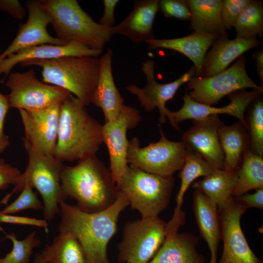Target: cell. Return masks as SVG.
Instances as JSON below:
<instances>
[{"mask_svg": "<svg viewBox=\"0 0 263 263\" xmlns=\"http://www.w3.org/2000/svg\"><path fill=\"white\" fill-rule=\"evenodd\" d=\"M215 169L200 155L187 148L184 163L179 174L181 184L175 198L176 207L174 214L182 212L181 207L184 196L191 184L199 177L208 176Z\"/></svg>", "mask_w": 263, "mask_h": 263, "instance_id": "31", "label": "cell"}, {"mask_svg": "<svg viewBox=\"0 0 263 263\" xmlns=\"http://www.w3.org/2000/svg\"><path fill=\"white\" fill-rule=\"evenodd\" d=\"M222 0H188L190 27L194 32L226 35L221 17Z\"/></svg>", "mask_w": 263, "mask_h": 263, "instance_id": "27", "label": "cell"}, {"mask_svg": "<svg viewBox=\"0 0 263 263\" xmlns=\"http://www.w3.org/2000/svg\"><path fill=\"white\" fill-rule=\"evenodd\" d=\"M40 254L46 263H87L80 243L68 233L59 232Z\"/></svg>", "mask_w": 263, "mask_h": 263, "instance_id": "29", "label": "cell"}, {"mask_svg": "<svg viewBox=\"0 0 263 263\" xmlns=\"http://www.w3.org/2000/svg\"><path fill=\"white\" fill-rule=\"evenodd\" d=\"M0 11L8 13L18 20L22 19L27 13L18 0H0Z\"/></svg>", "mask_w": 263, "mask_h": 263, "instance_id": "42", "label": "cell"}, {"mask_svg": "<svg viewBox=\"0 0 263 263\" xmlns=\"http://www.w3.org/2000/svg\"><path fill=\"white\" fill-rule=\"evenodd\" d=\"M61 102L38 111L18 110L24 129V138L43 154L55 155Z\"/></svg>", "mask_w": 263, "mask_h": 263, "instance_id": "16", "label": "cell"}, {"mask_svg": "<svg viewBox=\"0 0 263 263\" xmlns=\"http://www.w3.org/2000/svg\"><path fill=\"white\" fill-rule=\"evenodd\" d=\"M263 91L253 90L250 92L239 91L228 95L230 102L222 107H213L198 103L191 99L188 94L183 97V105L177 111L169 110L167 118L172 127L180 130L178 124L185 120H198L210 115L228 114L239 119L248 129L244 112L250 104L261 95Z\"/></svg>", "mask_w": 263, "mask_h": 263, "instance_id": "15", "label": "cell"}, {"mask_svg": "<svg viewBox=\"0 0 263 263\" xmlns=\"http://www.w3.org/2000/svg\"><path fill=\"white\" fill-rule=\"evenodd\" d=\"M263 188V156L248 150L237 170L233 196L237 197L251 189Z\"/></svg>", "mask_w": 263, "mask_h": 263, "instance_id": "30", "label": "cell"}, {"mask_svg": "<svg viewBox=\"0 0 263 263\" xmlns=\"http://www.w3.org/2000/svg\"><path fill=\"white\" fill-rule=\"evenodd\" d=\"M36 233L34 231L28 234L22 240H19L14 233H5V238L12 241L13 248L4 257L0 258V263H29L33 249L40 243Z\"/></svg>", "mask_w": 263, "mask_h": 263, "instance_id": "34", "label": "cell"}, {"mask_svg": "<svg viewBox=\"0 0 263 263\" xmlns=\"http://www.w3.org/2000/svg\"><path fill=\"white\" fill-rule=\"evenodd\" d=\"M28 18L25 23H20L17 35L10 45L0 54V62L8 56L32 46L51 44L67 43L53 37L47 30L51 18L40 5V0H29L26 2Z\"/></svg>", "mask_w": 263, "mask_h": 263, "instance_id": "17", "label": "cell"}, {"mask_svg": "<svg viewBox=\"0 0 263 263\" xmlns=\"http://www.w3.org/2000/svg\"><path fill=\"white\" fill-rule=\"evenodd\" d=\"M252 0H223L221 17L226 29L233 27L238 18Z\"/></svg>", "mask_w": 263, "mask_h": 263, "instance_id": "36", "label": "cell"}, {"mask_svg": "<svg viewBox=\"0 0 263 263\" xmlns=\"http://www.w3.org/2000/svg\"><path fill=\"white\" fill-rule=\"evenodd\" d=\"M253 57L255 61L256 69L259 76L262 86L263 84V50H259L256 51L253 55Z\"/></svg>", "mask_w": 263, "mask_h": 263, "instance_id": "44", "label": "cell"}, {"mask_svg": "<svg viewBox=\"0 0 263 263\" xmlns=\"http://www.w3.org/2000/svg\"><path fill=\"white\" fill-rule=\"evenodd\" d=\"M158 0H134L133 8L120 23L111 28V33L128 37L137 43L155 38L153 23L159 10Z\"/></svg>", "mask_w": 263, "mask_h": 263, "instance_id": "21", "label": "cell"}, {"mask_svg": "<svg viewBox=\"0 0 263 263\" xmlns=\"http://www.w3.org/2000/svg\"><path fill=\"white\" fill-rule=\"evenodd\" d=\"M128 206L127 197L119 190L114 203L97 212L88 213L63 202L59 205V232L70 233L77 240L87 263H110L107 245L116 231L120 214Z\"/></svg>", "mask_w": 263, "mask_h": 263, "instance_id": "1", "label": "cell"}, {"mask_svg": "<svg viewBox=\"0 0 263 263\" xmlns=\"http://www.w3.org/2000/svg\"><path fill=\"white\" fill-rule=\"evenodd\" d=\"M141 120V116L136 108L124 105L116 119L105 122L102 126L103 143L108 149L110 170L116 185L128 166L127 131L135 127Z\"/></svg>", "mask_w": 263, "mask_h": 263, "instance_id": "13", "label": "cell"}, {"mask_svg": "<svg viewBox=\"0 0 263 263\" xmlns=\"http://www.w3.org/2000/svg\"><path fill=\"white\" fill-rule=\"evenodd\" d=\"M154 66L155 63L152 60H146L143 63L142 70L146 78V84L144 88L131 84L126 89L137 97L141 106L146 111L150 112L157 108L159 112V121L160 124H164L169 111L166 107V103L173 98L181 85L194 76L195 71L192 67L176 80L162 84L157 82L155 79Z\"/></svg>", "mask_w": 263, "mask_h": 263, "instance_id": "14", "label": "cell"}, {"mask_svg": "<svg viewBox=\"0 0 263 263\" xmlns=\"http://www.w3.org/2000/svg\"><path fill=\"white\" fill-rule=\"evenodd\" d=\"M102 50L90 49L81 44L71 41L62 45L42 44L20 50L12 54L0 62V76L2 80L8 76L18 64L31 60H47L64 56H93L97 57Z\"/></svg>", "mask_w": 263, "mask_h": 263, "instance_id": "19", "label": "cell"}, {"mask_svg": "<svg viewBox=\"0 0 263 263\" xmlns=\"http://www.w3.org/2000/svg\"><path fill=\"white\" fill-rule=\"evenodd\" d=\"M60 183L68 198L75 199L77 206L88 213L99 212L110 207L119 192L110 169L95 155L79 160L74 166L63 165Z\"/></svg>", "mask_w": 263, "mask_h": 263, "instance_id": "2", "label": "cell"}, {"mask_svg": "<svg viewBox=\"0 0 263 263\" xmlns=\"http://www.w3.org/2000/svg\"><path fill=\"white\" fill-rule=\"evenodd\" d=\"M19 64L41 67L43 82L67 90L86 106L91 103L99 71V59L97 57L69 56L31 60Z\"/></svg>", "mask_w": 263, "mask_h": 263, "instance_id": "6", "label": "cell"}, {"mask_svg": "<svg viewBox=\"0 0 263 263\" xmlns=\"http://www.w3.org/2000/svg\"><path fill=\"white\" fill-rule=\"evenodd\" d=\"M167 223L158 217L128 222L118 244V261L127 263H148L163 244Z\"/></svg>", "mask_w": 263, "mask_h": 263, "instance_id": "10", "label": "cell"}, {"mask_svg": "<svg viewBox=\"0 0 263 263\" xmlns=\"http://www.w3.org/2000/svg\"><path fill=\"white\" fill-rule=\"evenodd\" d=\"M193 208L201 236L207 243L210 254H217L221 228L217 205L198 190L193 192Z\"/></svg>", "mask_w": 263, "mask_h": 263, "instance_id": "25", "label": "cell"}, {"mask_svg": "<svg viewBox=\"0 0 263 263\" xmlns=\"http://www.w3.org/2000/svg\"><path fill=\"white\" fill-rule=\"evenodd\" d=\"M160 139L141 147L139 140H129L127 162L131 166L163 177H171L184 164L187 148L183 141L169 140L160 125Z\"/></svg>", "mask_w": 263, "mask_h": 263, "instance_id": "8", "label": "cell"}, {"mask_svg": "<svg viewBox=\"0 0 263 263\" xmlns=\"http://www.w3.org/2000/svg\"><path fill=\"white\" fill-rule=\"evenodd\" d=\"M21 173L18 168L0 157V190L6 189L10 185H14Z\"/></svg>", "mask_w": 263, "mask_h": 263, "instance_id": "38", "label": "cell"}, {"mask_svg": "<svg viewBox=\"0 0 263 263\" xmlns=\"http://www.w3.org/2000/svg\"><path fill=\"white\" fill-rule=\"evenodd\" d=\"M159 9L169 18H173L184 20H190V12L187 0H159Z\"/></svg>", "mask_w": 263, "mask_h": 263, "instance_id": "37", "label": "cell"}, {"mask_svg": "<svg viewBox=\"0 0 263 263\" xmlns=\"http://www.w3.org/2000/svg\"><path fill=\"white\" fill-rule=\"evenodd\" d=\"M10 108L8 94L0 92V153L4 152L10 144L9 136L4 132L5 119Z\"/></svg>", "mask_w": 263, "mask_h": 263, "instance_id": "39", "label": "cell"}, {"mask_svg": "<svg viewBox=\"0 0 263 263\" xmlns=\"http://www.w3.org/2000/svg\"><path fill=\"white\" fill-rule=\"evenodd\" d=\"M222 35L194 32L181 38L170 39L154 38L147 41L148 48H163L177 51L188 57L194 63L195 74L202 76L203 65L208 48Z\"/></svg>", "mask_w": 263, "mask_h": 263, "instance_id": "23", "label": "cell"}, {"mask_svg": "<svg viewBox=\"0 0 263 263\" xmlns=\"http://www.w3.org/2000/svg\"><path fill=\"white\" fill-rule=\"evenodd\" d=\"M173 185L172 176L163 177L128 166L117 187L131 208L138 210L142 218L151 219L158 217L168 206Z\"/></svg>", "mask_w": 263, "mask_h": 263, "instance_id": "7", "label": "cell"}, {"mask_svg": "<svg viewBox=\"0 0 263 263\" xmlns=\"http://www.w3.org/2000/svg\"><path fill=\"white\" fill-rule=\"evenodd\" d=\"M22 140L28 155L27 167L17 179L11 192L4 197L0 205H7L11 197L21 192L27 185L36 188L40 193L43 201L44 220L50 222L59 214L60 204L68 198L60 183L63 164L54 155L40 153L24 138Z\"/></svg>", "mask_w": 263, "mask_h": 263, "instance_id": "4", "label": "cell"}, {"mask_svg": "<svg viewBox=\"0 0 263 263\" xmlns=\"http://www.w3.org/2000/svg\"><path fill=\"white\" fill-rule=\"evenodd\" d=\"M245 58L241 56L228 68L212 76H193L187 82L188 95L193 100L211 106L223 97L247 88L263 92L248 76L245 69Z\"/></svg>", "mask_w": 263, "mask_h": 263, "instance_id": "9", "label": "cell"}, {"mask_svg": "<svg viewBox=\"0 0 263 263\" xmlns=\"http://www.w3.org/2000/svg\"><path fill=\"white\" fill-rule=\"evenodd\" d=\"M235 198L246 209L251 207L263 209V188L256 189L253 193L247 192Z\"/></svg>", "mask_w": 263, "mask_h": 263, "instance_id": "41", "label": "cell"}, {"mask_svg": "<svg viewBox=\"0 0 263 263\" xmlns=\"http://www.w3.org/2000/svg\"><path fill=\"white\" fill-rule=\"evenodd\" d=\"M248 129L240 121L230 125L222 124L219 137L224 154V169L228 172L238 170L244 153L250 149Z\"/></svg>", "mask_w": 263, "mask_h": 263, "instance_id": "26", "label": "cell"}, {"mask_svg": "<svg viewBox=\"0 0 263 263\" xmlns=\"http://www.w3.org/2000/svg\"><path fill=\"white\" fill-rule=\"evenodd\" d=\"M30 208L36 210L43 209V205L37 193L33 190V188L25 185L19 197L1 211L4 214H11Z\"/></svg>", "mask_w": 263, "mask_h": 263, "instance_id": "35", "label": "cell"}, {"mask_svg": "<svg viewBox=\"0 0 263 263\" xmlns=\"http://www.w3.org/2000/svg\"><path fill=\"white\" fill-rule=\"evenodd\" d=\"M5 86L11 108L32 112L40 110L62 101L70 92L57 86L39 80L36 71L10 72Z\"/></svg>", "mask_w": 263, "mask_h": 263, "instance_id": "11", "label": "cell"}, {"mask_svg": "<svg viewBox=\"0 0 263 263\" xmlns=\"http://www.w3.org/2000/svg\"><path fill=\"white\" fill-rule=\"evenodd\" d=\"M247 121L250 150L263 156V100L261 95L247 107Z\"/></svg>", "mask_w": 263, "mask_h": 263, "instance_id": "33", "label": "cell"}, {"mask_svg": "<svg viewBox=\"0 0 263 263\" xmlns=\"http://www.w3.org/2000/svg\"><path fill=\"white\" fill-rule=\"evenodd\" d=\"M40 7L51 18L56 38L102 50L112 36L111 28L95 22L76 0H40Z\"/></svg>", "mask_w": 263, "mask_h": 263, "instance_id": "5", "label": "cell"}, {"mask_svg": "<svg viewBox=\"0 0 263 263\" xmlns=\"http://www.w3.org/2000/svg\"><path fill=\"white\" fill-rule=\"evenodd\" d=\"M237 179V171L228 172L223 169H215L203 179L194 182L192 187L213 201L219 211L233 196Z\"/></svg>", "mask_w": 263, "mask_h": 263, "instance_id": "28", "label": "cell"}, {"mask_svg": "<svg viewBox=\"0 0 263 263\" xmlns=\"http://www.w3.org/2000/svg\"><path fill=\"white\" fill-rule=\"evenodd\" d=\"M246 210L232 196L219 211L224 245L219 263H263L249 247L241 226V217Z\"/></svg>", "mask_w": 263, "mask_h": 263, "instance_id": "12", "label": "cell"}, {"mask_svg": "<svg viewBox=\"0 0 263 263\" xmlns=\"http://www.w3.org/2000/svg\"><path fill=\"white\" fill-rule=\"evenodd\" d=\"M34 263H46L43 258L41 257L40 254H38L35 256Z\"/></svg>", "mask_w": 263, "mask_h": 263, "instance_id": "45", "label": "cell"}, {"mask_svg": "<svg viewBox=\"0 0 263 263\" xmlns=\"http://www.w3.org/2000/svg\"><path fill=\"white\" fill-rule=\"evenodd\" d=\"M260 43L257 38L229 39L227 35L219 36L205 57L202 76H212L224 71L245 52L258 47Z\"/></svg>", "mask_w": 263, "mask_h": 263, "instance_id": "22", "label": "cell"}, {"mask_svg": "<svg viewBox=\"0 0 263 263\" xmlns=\"http://www.w3.org/2000/svg\"><path fill=\"white\" fill-rule=\"evenodd\" d=\"M2 223L34 225L46 229L48 225L47 221L44 219L4 214L0 209V223Z\"/></svg>", "mask_w": 263, "mask_h": 263, "instance_id": "40", "label": "cell"}, {"mask_svg": "<svg viewBox=\"0 0 263 263\" xmlns=\"http://www.w3.org/2000/svg\"><path fill=\"white\" fill-rule=\"evenodd\" d=\"M193 125L182 135L186 148L196 152L216 169H223L224 154L219 137L223 122L218 115L193 120Z\"/></svg>", "mask_w": 263, "mask_h": 263, "instance_id": "18", "label": "cell"}, {"mask_svg": "<svg viewBox=\"0 0 263 263\" xmlns=\"http://www.w3.org/2000/svg\"><path fill=\"white\" fill-rule=\"evenodd\" d=\"M238 38L256 39L263 36V2L252 0L234 24Z\"/></svg>", "mask_w": 263, "mask_h": 263, "instance_id": "32", "label": "cell"}, {"mask_svg": "<svg viewBox=\"0 0 263 263\" xmlns=\"http://www.w3.org/2000/svg\"><path fill=\"white\" fill-rule=\"evenodd\" d=\"M119 2L118 0H104V11L99 23L103 26L112 28L114 23V10Z\"/></svg>", "mask_w": 263, "mask_h": 263, "instance_id": "43", "label": "cell"}, {"mask_svg": "<svg viewBox=\"0 0 263 263\" xmlns=\"http://www.w3.org/2000/svg\"><path fill=\"white\" fill-rule=\"evenodd\" d=\"M178 231L167 228L163 244L148 263H205L204 257L196 250L198 238Z\"/></svg>", "mask_w": 263, "mask_h": 263, "instance_id": "24", "label": "cell"}, {"mask_svg": "<svg viewBox=\"0 0 263 263\" xmlns=\"http://www.w3.org/2000/svg\"><path fill=\"white\" fill-rule=\"evenodd\" d=\"M102 125L72 94L61 102L55 156L72 162L95 155L103 143Z\"/></svg>", "mask_w": 263, "mask_h": 263, "instance_id": "3", "label": "cell"}, {"mask_svg": "<svg viewBox=\"0 0 263 263\" xmlns=\"http://www.w3.org/2000/svg\"><path fill=\"white\" fill-rule=\"evenodd\" d=\"M113 51L108 49L99 59L97 84L91 103L100 108L105 122L114 120L125 105L124 99L116 87L112 71Z\"/></svg>", "mask_w": 263, "mask_h": 263, "instance_id": "20", "label": "cell"}, {"mask_svg": "<svg viewBox=\"0 0 263 263\" xmlns=\"http://www.w3.org/2000/svg\"><path fill=\"white\" fill-rule=\"evenodd\" d=\"M209 263H217V254H210V259Z\"/></svg>", "mask_w": 263, "mask_h": 263, "instance_id": "46", "label": "cell"}]
</instances>
